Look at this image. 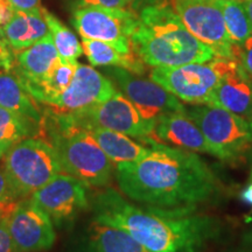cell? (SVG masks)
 <instances>
[{"mask_svg":"<svg viewBox=\"0 0 252 252\" xmlns=\"http://www.w3.org/2000/svg\"><path fill=\"white\" fill-rule=\"evenodd\" d=\"M143 159L115 165L121 193L141 206L190 208L215 200L220 180L197 153L150 140Z\"/></svg>","mask_w":252,"mask_h":252,"instance_id":"6da1fadb","label":"cell"},{"mask_svg":"<svg viewBox=\"0 0 252 252\" xmlns=\"http://www.w3.org/2000/svg\"><path fill=\"white\" fill-rule=\"evenodd\" d=\"M94 222L121 229L149 252H201L219 241L223 224L190 208L141 206L105 188L91 197Z\"/></svg>","mask_w":252,"mask_h":252,"instance_id":"7a4b0ae2","label":"cell"},{"mask_svg":"<svg viewBox=\"0 0 252 252\" xmlns=\"http://www.w3.org/2000/svg\"><path fill=\"white\" fill-rule=\"evenodd\" d=\"M138 17L131 41L145 64L153 68L179 67L217 58L212 48L186 28L173 5L166 0L143 8Z\"/></svg>","mask_w":252,"mask_h":252,"instance_id":"3957f363","label":"cell"},{"mask_svg":"<svg viewBox=\"0 0 252 252\" xmlns=\"http://www.w3.org/2000/svg\"><path fill=\"white\" fill-rule=\"evenodd\" d=\"M49 143L54 146L63 172L83 181L89 188H104L111 182L115 163L90 132L53 116Z\"/></svg>","mask_w":252,"mask_h":252,"instance_id":"277c9868","label":"cell"},{"mask_svg":"<svg viewBox=\"0 0 252 252\" xmlns=\"http://www.w3.org/2000/svg\"><path fill=\"white\" fill-rule=\"evenodd\" d=\"M2 168L19 197L31 196L63 172L54 146L42 138L19 141L4 157Z\"/></svg>","mask_w":252,"mask_h":252,"instance_id":"5b68a950","label":"cell"},{"mask_svg":"<svg viewBox=\"0 0 252 252\" xmlns=\"http://www.w3.org/2000/svg\"><path fill=\"white\" fill-rule=\"evenodd\" d=\"M207 140L219 151L220 160L234 161L252 150V119L210 104L186 108Z\"/></svg>","mask_w":252,"mask_h":252,"instance_id":"8992f818","label":"cell"},{"mask_svg":"<svg viewBox=\"0 0 252 252\" xmlns=\"http://www.w3.org/2000/svg\"><path fill=\"white\" fill-rule=\"evenodd\" d=\"M52 115L67 124L82 128H106L128 135L144 144L152 139L156 140L154 130L157 122L145 119L121 91H117L110 99L91 108L64 115Z\"/></svg>","mask_w":252,"mask_h":252,"instance_id":"52a82bcc","label":"cell"},{"mask_svg":"<svg viewBox=\"0 0 252 252\" xmlns=\"http://www.w3.org/2000/svg\"><path fill=\"white\" fill-rule=\"evenodd\" d=\"M151 80L181 102L191 105L209 104L220 80L219 58L204 63L153 68Z\"/></svg>","mask_w":252,"mask_h":252,"instance_id":"ba28073f","label":"cell"},{"mask_svg":"<svg viewBox=\"0 0 252 252\" xmlns=\"http://www.w3.org/2000/svg\"><path fill=\"white\" fill-rule=\"evenodd\" d=\"M138 14L130 8L78 7L74 13V25L82 39L108 42L123 54L135 52L131 35L138 24Z\"/></svg>","mask_w":252,"mask_h":252,"instance_id":"9c48e42d","label":"cell"},{"mask_svg":"<svg viewBox=\"0 0 252 252\" xmlns=\"http://www.w3.org/2000/svg\"><path fill=\"white\" fill-rule=\"evenodd\" d=\"M172 5L186 28L212 48L217 58L235 60V45L217 0H173Z\"/></svg>","mask_w":252,"mask_h":252,"instance_id":"30bf717a","label":"cell"},{"mask_svg":"<svg viewBox=\"0 0 252 252\" xmlns=\"http://www.w3.org/2000/svg\"><path fill=\"white\" fill-rule=\"evenodd\" d=\"M89 187L67 173L55 175L48 184L31 195V200L45 212L54 225L63 228L78 214L90 208Z\"/></svg>","mask_w":252,"mask_h":252,"instance_id":"8fae6325","label":"cell"},{"mask_svg":"<svg viewBox=\"0 0 252 252\" xmlns=\"http://www.w3.org/2000/svg\"><path fill=\"white\" fill-rule=\"evenodd\" d=\"M106 71L121 93L147 121L157 122L166 113L186 111L180 99L152 80L118 67H110Z\"/></svg>","mask_w":252,"mask_h":252,"instance_id":"7c38bea8","label":"cell"},{"mask_svg":"<svg viewBox=\"0 0 252 252\" xmlns=\"http://www.w3.org/2000/svg\"><path fill=\"white\" fill-rule=\"evenodd\" d=\"M117 91L110 78L94 67L78 63L69 87L58 96L47 100L45 105L54 115L77 112L105 102Z\"/></svg>","mask_w":252,"mask_h":252,"instance_id":"4fadbf2b","label":"cell"},{"mask_svg":"<svg viewBox=\"0 0 252 252\" xmlns=\"http://www.w3.org/2000/svg\"><path fill=\"white\" fill-rule=\"evenodd\" d=\"M8 230L20 252H41L53 248L55 225L31 198L20 200L7 220Z\"/></svg>","mask_w":252,"mask_h":252,"instance_id":"5bb4252c","label":"cell"},{"mask_svg":"<svg viewBox=\"0 0 252 252\" xmlns=\"http://www.w3.org/2000/svg\"><path fill=\"white\" fill-rule=\"evenodd\" d=\"M220 80L210 105L252 119V76L237 60L219 58Z\"/></svg>","mask_w":252,"mask_h":252,"instance_id":"9a60e30c","label":"cell"},{"mask_svg":"<svg viewBox=\"0 0 252 252\" xmlns=\"http://www.w3.org/2000/svg\"><path fill=\"white\" fill-rule=\"evenodd\" d=\"M154 138L169 146L208 154L220 160L219 151L207 140L200 127L186 111L166 113L158 118Z\"/></svg>","mask_w":252,"mask_h":252,"instance_id":"2e32d148","label":"cell"},{"mask_svg":"<svg viewBox=\"0 0 252 252\" xmlns=\"http://www.w3.org/2000/svg\"><path fill=\"white\" fill-rule=\"evenodd\" d=\"M68 252H149L121 229L94 222L72 238Z\"/></svg>","mask_w":252,"mask_h":252,"instance_id":"e0dca14e","label":"cell"},{"mask_svg":"<svg viewBox=\"0 0 252 252\" xmlns=\"http://www.w3.org/2000/svg\"><path fill=\"white\" fill-rule=\"evenodd\" d=\"M59 60L52 35L48 34L45 39L19 52L17 55L19 80L26 89L39 86Z\"/></svg>","mask_w":252,"mask_h":252,"instance_id":"ac0fdd59","label":"cell"},{"mask_svg":"<svg viewBox=\"0 0 252 252\" xmlns=\"http://www.w3.org/2000/svg\"><path fill=\"white\" fill-rule=\"evenodd\" d=\"M2 32L14 52H21L50 34L42 11L37 13L15 11L13 18L2 28Z\"/></svg>","mask_w":252,"mask_h":252,"instance_id":"d6986e66","label":"cell"},{"mask_svg":"<svg viewBox=\"0 0 252 252\" xmlns=\"http://www.w3.org/2000/svg\"><path fill=\"white\" fill-rule=\"evenodd\" d=\"M86 130L90 132L96 143L115 165L137 161L146 157L151 151L150 145L135 141L133 138L119 132L102 127H91Z\"/></svg>","mask_w":252,"mask_h":252,"instance_id":"ffe728a7","label":"cell"},{"mask_svg":"<svg viewBox=\"0 0 252 252\" xmlns=\"http://www.w3.org/2000/svg\"><path fill=\"white\" fill-rule=\"evenodd\" d=\"M0 106L24 116L39 126L45 122L36 106V100L31 96L19 77L8 71L0 72Z\"/></svg>","mask_w":252,"mask_h":252,"instance_id":"44dd1931","label":"cell"},{"mask_svg":"<svg viewBox=\"0 0 252 252\" xmlns=\"http://www.w3.org/2000/svg\"><path fill=\"white\" fill-rule=\"evenodd\" d=\"M83 53L93 67H118L140 75L145 71V63L137 53L123 54L108 42L82 39Z\"/></svg>","mask_w":252,"mask_h":252,"instance_id":"7402d4cb","label":"cell"},{"mask_svg":"<svg viewBox=\"0 0 252 252\" xmlns=\"http://www.w3.org/2000/svg\"><path fill=\"white\" fill-rule=\"evenodd\" d=\"M78 62H64L61 59L53 67L39 86L27 88V91L36 102L45 104L47 100L63 93L71 83Z\"/></svg>","mask_w":252,"mask_h":252,"instance_id":"603a6c76","label":"cell"},{"mask_svg":"<svg viewBox=\"0 0 252 252\" xmlns=\"http://www.w3.org/2000/svg\"><path fill=\"white\" fill-rule=\"evenodd\" d=\"M35 123L0 106V158L13 145L26 138H30L35 132Z\"/></svg>","mask_w":252,"mask_h":252,"instance_id":"cb8c5ba5","label":"cell"},{"mask_svg":"<svg viewBox=\"0 0 252 252\" xmlns=\"http://www.w3.org/2000/svg\"><path fill=\"white\" fill-rule=\"evenodd\" d=\"M42 15L48 25L50 35H52L60 59L64 62H77V59L83 54V47L77 36L67 26H64L55 15L43 8Z\"/></svg>","mask_w":252,"mask_h":252,"instance_id":"d4e9b609","label":"cell"},{"mask_svg":"<svg viewBox=\"0 0 252 252\" xmlns=\"http://www.w3.org/2000/svg\"><path fill=\"white\" fill-rule=\"evenodd\" d=\"M222 9L223 18L230 40L236 46L242 45L252 35L250 19L242 1L237 0H217Z\"/></svg>","mask_w":252,"mask_h":252,"instance_id":"484cf974","label":"cell"},{"mask_svg":"<svg viewBox=\"0 0 252 252\" xmlns=\"http://www.w3.org/2000/svg\"><path fill=\"white\" fill-rule=\"evenodd\" d=\"M235 60L241 63L250 76H252V35L244 41L242 45L236 46L234 49Z\"/></svg>","mask_w":252,"mask_h":252,"instance_id":"4316f807","label":"cell"},{"mask_svg":"<svg viewBox=\"0 0 252 252\" xmlns=\"http://www.w3.org/2000/svg\"><path fill=\"white\" fill-rule=\"evenodd\" d=\"M9 48L11 47L5 39L2 28H0V72L9 71L13 67V56Z\"/></svg>","mask_w":252,"mask_h":252,"instance_id":"83f0119b","label":"cell"},{"mask_svg":"<svg viewBox=\"0 0 252 252\" xmlns=\"http://www.w3.org/2000/svg\"><path fill=\"white\" fill-rule=\"evenodd\" d=\"M78 7H104V8H116V9H126L128 8L126 0H77Z\"/></svg>","mask_w":252,"mask_h":252,"instance_id":"f1b7e54d","label":"cell"},{"mask_svg":"<svg viewBox=\"0 0 252 252\" xmlns=\"http://www.w3.org/2000/svg\"><path fill=\"white\" fill-rule=\"evenodd\" d=\"M20 200L19 195L15 193L14 188L12 187L7 175L4 168H0V203L7 202V201H17Z\"/></svg>","mask_w":252,"mask_h":252,"instance_id":"f546056e","label":"cell"},{"mask_svg":"<svg viewBox=\"0 0 252 252\" xmlns=\"http://www.w3.org/2000/svg\"><path fill=\"white\" fill-rule=\"evenodd\" d=\"M7 220L8 219L0 220V252H20L9 232Z\"/></svg>","mask_w":252,"mask_h":252,"instance_id":"4dcf8cb0","label":"cell"},{"mask_svg":"<svg viewBox=\"0 0 252 252\" xmlns=\"http://www.w3.org/2000/svg\"><path fill=\"white\" fill-rule=\"evenodd\" d=\"M11 2L15 11L31 12V13H37L42 11L41 0H11Z\"/></svg>","mask_w":252,"mask_h":252,"instance_id":"1f68e13d","label":"cell"},{"mask_svg":"<svg viewBox=\"0 0 252 252\" xmlns=\"http://www.w3.org/2000/svg\"><path fill=\"white\" fill-rule=\"evenodd\" d=\"M15 9L11 0H0V28H4L13 18Z\"/></svg>","mask_w":252,"mask_h":252,"instance_id":"d6a6232c","label":"cell"},{"mask_svg":"<svg viewBox=\"0 0 252 252\" xmlns=\"http://www.w3.org/2000/svg\"><path fill=\"white\" fill-rule=\"evenodd\" d=\"M127 1L128 8L133 12H140L141 9L147 7V6L158 4V2L165 1V0H126Z\"/></svg>","mask_w":252,"mask_h":252,"instance_id":"836d02e7","label":"cell"},{"mask_svg":"<svg viewBox=\"0 0 252 252\" xmlns=\"http://www.w3.org/2000/svg\"><path fill=\"white\" fill-rule=\"evenodd\" d=\"M19 201H7V202H1L0 203V220L9 219L11 214L13 213V210L17 208Z\"/></svg>","mask_w":252,"mask_h":252,"instance_id":"e575fe53","label":"cell"},{"mask_svg":"<svg viewBox=\"0 0 252 252\" xmlns=\"http://www.w3.org/2000/svg\"><path fill=\"white\" fill-rule=\"evenodd\" d=\"M242 244L244 249L252 251V225L242 235Z\"/></svg>","mask_w":252,"mask_h":252,"instance_id":"d590c367","label":"cell"},{"mask_svg":"<svg viewBox=\"0 0 252 252\" xmlns=\"http://www.w3.org/2000/svg\"><path fill=\"white\" fill-rule=\"evenodd\" d=\"M241 198L243 202L252 208V182H250V185L243 189V191L241 193Z\"/></svg>","mask_w":252,"mask_h":252,"instance_id":"8d00e7d4","label":"cell"},{"mask_svg":"<svg viewBox=\"0 0 252 252\" xmlns=\"http://www.w3.org/2000/svg\"><path fill=\"white\" fill-rule=\"evenodd\" d=\"M243 5L245 7V11H247V13H248V17H249V19H250V23L252 26V0H244Z\"/></svg>","mask_w":252,"mask_h":252,"instance_id":"74e56055","label":"cell"},{"mask_svg":"<svg viewBox=\"0 0 252 252\" xmlns=\"http://www.w3.org/2000/svg\"><path fill=\"white\" fill-rule=\"evenodd\" d=\"M236 252H252L251 250H247V249H244V250H242V251H236Z\"/></svg>","mask_w":252,"mask_h":252,"instance_id":"f35d334b","label":"cell"},{"mask_svg":"<svg viewBox=\"0 0 252 252\" xmlns=\"http://www.w3.org/2000/svg\"><path fill=\"white\" fill-rule=\"evenodd\" d=\"M250 181L252 182V167H251V172H250Z\"/></svg>","mask_w":252,"mask_h":252,"instance_id":"ab89813d","label":"cell"},{"mask_svg":"<svg viewBox=\"0 0 252 252\" xmlns=\"http://www.w3.org/2000/svg\"><path fill=\"white\" fill-rule=\"evenodd\" d=\"M237 1H242V2H243V1H244V0H237Z\"/></svg>","mask_w":252,"mask_h":252,"instance_id":"60d3db41","label":"cell"}]
</instances>
